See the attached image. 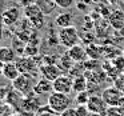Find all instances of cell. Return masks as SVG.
Listing matches in <instances>:
<instances>
[{
    "instance_id": "obj_1",
    "label": "cell",
    "mask_w": 124,
    "mask_h": 116,
    "mask_svg": "<svg viewBox=\"0 0 124 116\" xmlns=\"http://www.w3.org/2000/svg\"><path fill=\"white\" fill-rule=\"evenodd\" d=\"M47 104L51 108L54 112L56 113H62L65 109L71 108L72 105V99L70 97V95L67 93H60V92H52L51 95H48V100H47Z\"/></svg>"
},
{
    "instance_id": "obj_2",
    "label": "cell",
    "mask_w": 124,
    "mask_h": 116,
    "mask_svg": "<svg viewBox=\"0 0 124 116\" xmlns=\"http://www.w3.org/2000/svg\"><path fill=\"white\" fill-rule=\"evenodd\" d=\"M79 40H80L79 31L73 25L65 27V28H60L59 33H57V41H59V44L67 49H70L73 46L79 44Z\"/></svg>"
},
{
    "instance_id": "obj_3",
    "label": "cell",
    "mask_w": 124,
    "mask_h": 116,
    "mask_svg": "<svg viewBox=\"0 0 124 116\" xmlns=\"http://www.w3.org/2000/svg\"><path fill=\"white\" fill-rule=\"evenodd\" d=\"M35 84L36 81L33 77V73H20L19 77H16L12 81V88L19 91L24 96H28V95L33 93Z\"/></svg>"
},
{
    "instance_id": "obj_4",
    "label": "cell",
    "mask_w": 124,
    "mask_h": 116,
    "mask_svg": "<svg viewBox=\"0 0 124 116\" xmlns=\"http://www.w3.org/2000/svg\"><path fill=\"white\" fill-rule=\"evenodd\" d=\"M23 14H24L25 19L30 20V23L32 24V27H35L36 30L43 28L44 23H46V15L43 14V11L40 9V7L36 3L31 4V6L23 8Z\"/></svg>"
},
{
    "instance_id": "obj_5",
    "label": "cell",
    "mask_w": 124,
    "mask_h": 116,
    "mask_svg": "<svg viewBox=\"0 0 124 116\" xmlns=\"http://www.w3.org/2000/svg\"><path fill=\"white\" fill-rule=\"evenodd\" d=\"M101 97L108 107H123L124 108V92L119 88L113 87H107L103 89Z\"/></svg>"
},
{
    "instance_id": "obj_6",
    "label": "cell",
    "mask_w": 124,
    "mask_h": 116,
    "mask_svg": "<svg viewBox=\"0 0 124 116\" xmlns=\"http://www.w3.org/2000/svg\"><path fill=\"white\" fill-rule=\"evenodd\" d=\"M54 91L70 95L73 91V77L68 73L60 75L56 80H54Z\"/></svg>"
},
{
    "instance_id": "obj_7",
    "label": "cell",
    "mask_w": 124,
    "mask_h": 116,
    "mask_svg": "<svg viewBox=\"0 0 124 116\" xmlns=\"http://www.w3.org/2000/svg\"><path fill=\"white\" fill-rule=\"evenodd\" d=\"M87 108L89 109L91 113H97V115L105 116L108 109L107 103L103 100L101 95H91L87 101Z\"/></svg>"
},
{
    "instance_id": "obj_8",
    "label": "cell",
    "mask_w": 124,
    "mask_h": 116,
    "mask_svg": "<svg viewBox=\"0 0 124 116\" xmlns=\"http://www.w3.org/2000/svg\"><path fill=\"white\" fill-rule=\"evenodd\" d=\"M40 107H41V104H40V100H39V96L35 93H31V95H28V96H24L19 109L22 111L24 115H28V113L35 115Z\"/></svg>"
},
{
    "instance_id": "obj_9",
    "label": "cell",
    "mask_w": 124,
    "mask_h": 116,
    "mask_svg": "<svg viewBox=\"0 0 124 116\" xmlns=\"http://www.w3.org/2000/svg\"><path fill=\"white\" fill-rule=\"evenodd\" d=\"M16 65L19 68L20 73H33L36 70H39L40 64L38 60L32 59V56H23L16 60Z\"/></svg>"
},
{
    "instance_id": "obj_10",
    "label": "cell",
    "mask_w": 124,
    "mask_h": 116,
    "mask_svg": "<svg viewBox=\"0 0 124 116\" xmlns=\"http://www.w3.org/2000/svg\"><path fill=\"white\" fill-rule=\"evenodd\" d=\"M39 72H40L41 77L47 79V80H56L60 75H63L62 70L59 68L57 64H41L39 67Z\"/></svg>"
},
{
    "instance_id": "obj_11",
    "label": "cell",
    "mask_w": 124,
    "mask_h": 116,
    "mask_svg": "<svg viewBox=\"0 0 124 116\" xmlns=\"http://www.w3.org/2000/svg\"><path fill=\"white\" fill-rule=\"evenodd\" d=\"M54 92V81L47 80V79L41 77L36 81L35 87H33V93L38 96H43V95H51Z\"/></svg>"
},
{
    "instance_id": "obj_12",
    "label": "cell",
    "mask_w": 124,
    "mask_h": 116,
    "mask_svg": "<svg viewBox=\"0 0 124 116\" xmlns=\"http://www.w3.org/2000/svg\"><path fill=\"white\" fill-rule=\"evenodd\" d=\"M19 17H20V11L16 8V7H12V8H8L1 14L0 16V20L4 25L7 27H11V25L16 24L19 22Z\"/></svg>"
},
{
    "instance_id": "obj_13",
    "label": "cell",
    "mask_w": 124,
    "mask_h": 116,
    "mask_svg": "<svg viewBox=\"0 0 124 116\" xmlns=\"http://www.w3.org/2000/svg\"><path fill=\"white\" fill-rule=\"evenodd\" d=\"M68 55L71 56V59L73 60L75 63H84L87 60V51L85 48H84L83 46H80V44H76V46H73L72 48L68 49Z\"/></svg>"
},
{
    "instance_id": "obj_14",
    "label": "cell",
    "mask_w": 124,
    "mask_h": 116,
    "mask_svg": "<svg viewBox=\"0 0 124 116\" xmlns=\"http://www.w3.org/2000/svg\"><path fill=\"white\" fill-rule=\"evenodd\" d=\"M4 99H6V103L9 105V107L19 109L20 104H22L23 99H24V95H22L19 91H16L15 88H12V89H9V92L7 93V96L4 97Z\"/></svg>"
},
{
    "instance_id": "obj_15",
    "label": "cell",
    "mask_w": 124,
    "mask_h": 116,
    "mask_svg": "<svg viewBox=\"0 0 124 116\" xmlns=\"http://www.w3.org/2000/svg\"><path fill=\"white\" fill-rule=\"evenodd\" d=\"M17 60V52L12 47L1 46L0 47V62L7 64V63H14Z\"/></svg>"
},
{
    "instance_id": "obj_16",
    "label": "cell",
    "mask_w": 124,
    "mask_h": 116,
    "mask_svg": "<svg viewBox=\"0 0 124 116\" xmlns=\"http://www.w3.org/2000/svg\"><path fill=\"white\" fill-rule=\"evenodd\" d=\"M1 75H3V77H6L7 80H9V81H14L16 77H19L20 71L16 65V62L4 64L3 70H1Z\"/></svg>"
},
{
    "instance_id": "obj_17",
    "label": "cell",
    "mask_w": 124,
    "mask_h": 116,
    "mask_svg": "<svg viewBox=\"0 0 124 116\" xmlns=\"http://www.w3.org/2000/svg\"><path fill=\"white\" fill-rule=\"evenodd\" d=\"M75 64L76 63L71 59L68 52H65L64 55H62V56L57 59V65H59V68L62 70L63 73H70V71L75 67Z\"/></svg>"
},
{
    "instance_id": "obj_18",
    "label": "cell",
    "mask_w": 124,
    "mask_h": 116,
    "mask_svg": "<svg viewBox=\"0 0 124 116\" xmlns=\"http://www.w3.org/2000/svg\"><path fill=\"white\" fill-rule=\"evenodd\" d=\"M55 24L59 28L71 27L73 24V15L71 12H62L55 17Z\"/></svg>"
},
{
    "instance_id": "obj_19",
    "label": "cell",
    "mask_w": 124,
    "mask_h": 116,
    "mask_svg": "<svg viewBox=\"0 0 124 116\" xmlns=\"http://www.w3.org/2000/svg\"><path fill=\"white\" fill-rule=\"evenodd\" d=\"M87 88H88V80H87V77L84 76V73L73 77V91H75L76 93L87 91Z\"/></svg>"
},
{
    "instance_id": "obj_20",
    "label": "cell",
    "mask_w": 124,
    "mask_h": 116,
    "mask_svg": "<svg viewBox=\"0 0 124 116\" xmlns=\"http://www.w3.org/2000/svg\"><path fill=\"white\" fill-rule=\"evenodd\" d=\"M111 25L113 28L120 31L121 28H124V14L121 11H115L112 15H111Z\"/></svg>"
},
{
    "instance_id": "obj_21",
    "label": "cell",
    "mask_w": 124,
    "mask_h": 116,
    "mask_svg": "<svg viewBox=\"0 0 124 116\" xmlns=\"http://www.w3.org/2000/svg\"><path fill=\"white\" fill-rule=\"evenodd\" d=\"M36 4L40 7V9L43 11L44 15L52 14V11H54L55 7H56L55 0H38V1H36Z\"/></svg>"
},
{
    "instance_id": "obj_22",
    "label": "cell",
    "mask_w": 124,
    "mask_h": 116,
    "mask_svg": "<svg viewBox=\"0 0 124 116\" xmlns=\"http://www.w3.org/2000/svg\"><path fill=\"white\" fill-rule=\"evenodd\" d=\"M85 51H87V56L88 59H100L101 56V47L96 46L95 43H91L85 47Z\"/></svg>"
},
{
    "instance_id": "obj_23",
    "label": "cell",
    "mask_w": 124,
    "mask_h": 116,
    "mask_svg": "<svg viewBox=\"0 0 124 116\" xmlns=\"http://www.w3.org/2000/svg\"><path fill=\"white\" fill-rule=\"evenodd\" d=\"M101 63L97 59H87L84 63H81V67L84 71H97L101 70Z\"/></svg>"
},
{
    "instance_id": "obj_24",
    "label": "cell",
    "mask_w": 124,
    "mask_h": 116,
    "mask_svg": "<svg viewBox=\"0 0 124 116\" xmlns=\"http://www.w3.org/2000/svg\"><path fill=\"white\" fill-rule=\"evenodd\" d=\"M89 96H91V95L88 93V91L79 92V93H78V96L75 97V101H76V104H84V105H87V101H88Z\"/></svg>"
},
{
    "instance_id": "obj_25",
    "label": "cell",
    "mask_w": 124,
    "mask_h": 116,
    "mask_svg": "<svg viewBox=\"0 0 124 116\" xmlns=\"http://www.w3.org/2000/svg\"><path fill=\"white\" fill-rule=\"evenodd\" d=\"M105 116H124L123 107H108Z\"/></svg>"
},
{
    "instance_id": "obj_26",
    "label": "cell",
    "mask_w": 124,
    "mask_h": 116,
    "mask_svg": "<svg viewBox=\"0 0 124 116\" xmlns=\"http://www.w3.org/2000/svg\"><path fill=\"white\" fill-rule=\"evenodd\" d=\"M55 3H56V7L62 9H70L73 7L75 0H55Z\"/></svg>"
},
{
    "instance_id": "obj_27",
    "label": "cell",
    "mask_w": 124,
    "mask_h": 116,
    "mask_svg": "<svg viewBox=\"0 0 124 116\" xmlns=\"http://www.w3.org/2000/svg\"><path fill=\"white\" fill-rule=\"evenodd\" d=\"M111 62H112V64L115 65V67L117 68L120 72H124V56H123V55L116 56L115 59H112Z\"/></svg>"
},
{
    "instance_id": "obj_28",
    "label": "cell",
    "mask_w": 124,
    "mask_h": 116,
    "mask_svg": "<svg viewBox=\"0 0 124 116\" xmlns=\"http://www.w3.org/2000/svg\"><path fill=\"white\" fill-rule=\"evenodd\" d=\"M75 109H76L78 116H91L89 109L87 108V105H84V104H78V107H76Z\"/></svg>"
},
{
    "instance_id": "obj_29",
    "label": "cell",
    "mask_w": 124,
    "mask_h": 116,
    "mask_svg": "<svg viewBox=\"0 0 124 116\" xmlns=\"http://www.w3.org/2000/svg\"><path fill=\"white\" fill-rule=\"evenodd\" d=\"M113 85H115L116 88H119L120 91L124 92V73L123 72H121L120 75L113 80Z\"/></svg>"
},
{
    "instance_id": "obj_30",
    "label": "cell",
    "mask_w": 124,
    "mask_h": 116,
    "mask_svg": "<svg viewBox=\"0 0 124 116\" xmlns=\"http://www.w3.org/2000/svg\"><path fill=\"white\" fill-rule=\"evenodd\" d=\"M8 108H9V105L7 104L3 99H0V116H8L9 113L7 112Z\"/></svg>"
},
{
    "instance_id": "obj_31",
    "label": "cell",
    "mask_w": 124,
    "mask_h": 116,
    "mask_svg": "<svg viewBox=\"0 0 124 116\" xmlns=\"http://www.w3.org/2000/svg\"><path fill=\"white\" fill-rule=\"evenodd\" d=\"M60 116H78V113H76V109L75 108H68V109H65L64 112L60 113Z\"/></svg>"
},
{
    "instance_id": "obj_32",
    "label": "cell",
    "mask_w": 124,
    "mask_h": 116,
    "mask_svg": "<svg viewBox=\"0 0 124 116\" xmlns=\"http://www.w3.org/2000/svg\"><path fill=\"white\" fill-rule=\"evenodd\" d=\"M1 38H3V31H1V28H0V40H1Z\"/></svg>"
},
{
    "instance_id": "obj_33",
    "label": "cell",
    "mask_w": 124,
    "mask_h": 116,
    "mask_svg": "<svg viewBox=\"0 0 124 116\" xmlns=\"http://www.w3.org/2000/svg\"><path fill=\"white\" fill-rule=\"evenodd\" d=\"M51 116H60L59 113H54V115H51Z\"/></svg>"
},
{
    "instance_id": "obj_34",
    "label": "cell",
    "mask_w": 124,
    "mask_h": 116,
    "mask_svg": "<svg viewBox=\"0 0 124 116\" xmlns=\"http://www.w3.org/2000/svg\"><path fill=\"white\" fill-rule=\"evenodd\" d=\"M121 54H123V56H124V48H123V51H121Z\"/></svg>"
},
{
    "instance_id": "obj_35",
    "label": "cell",
    "mask_w": 124,
    "mask_h": 116,
    "mask_svg": "<svg viewBox=\"0 0 124 116\" xmlns=\"http://www.w3.org/2000/svg\"><path fill=\"white\" fill-rule=\"evenodd\" d=\"M8 116H17V115H8Z\"/></svg>"
},
{
    "instance_id": "obj_36",
    "label": "cell",
    "mask_w": 124,
    "mask_h": 116,
    "mask_svg": "<svg viewBox=\"0 0 124 116\" xmlns=\"http://www.w3.org/2000/svg\"><path fill=\"white\" fill-rule=\"evenodd\" d=\"M0 75H1V70H0Z\"/></svg>"
},
{
    "instance_id": "obj_37",
    "label": "cell",
    "mask_w": 124,
    "mask_h": 116,
    "mask_svg": "<svg viewBox=\"0 0 124 116\" xmlns=\"http://www.w3.org/2000/svg\"><path fill=\"white\" fill-rule=\"evenodd\" d=\"M35 1H38V0H35Z\"/></svg>"
}]
</instances>
